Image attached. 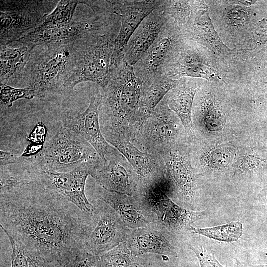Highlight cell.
I'll return each mask as SVG.
<instances>
[{
    "mask_svg": "<svg viewBox=\"0 0 267 267\" xmlns=\"http://www.w3.org/2000/svg\"><path fill=\"white\" fill-rule=\"evenodd\" d=\"M160 154L166 167V194L184 208H194L198 186L186 139L168 145Z\"/></svg>",
    "mask_w": 267,
    "mask_h": 267,
    "instance_id": "8992f818",
    "label": "cell"
},
{
    "mask_svg": "<svg viewBox=\"0 0 267 267\" xmlns=\"http://www.w3.org/2000/svg\"><path fill=\"white\" fill-rule=\"evenodd\" d=\"M186 39L182 31L170 18L147 52L133 66L142 85L149 84L163 76Z\"/></svg>",
    "mask_w": 267,
    "mask_h": 267,
    "instance_id": "30bf717a",
    "label": "cell"
},
{
    "mask_svg": "<svg viewBox=\"0 0 267 267\" xmlns=\"http://www.w3.org/2000/svg\"><path fill=\"white\" fill-rule=\"evenodd\" d=\"M163 76L172 79L218 78L217 71L205 58L193 41L186 39L181 49L166 68Z\"/></svg>",
    "mask_w": 267,
    "mask_h": 267,
    "instance_id": "ffe728a7",
    "label": "cell"
},
{
    "mask_svg": "<svg viewBox=\"0 0 267 267\" xmlns=\"http://www.w3.org/2000/svg\"><path fill=\"white\" fill-rule=\"evenodd\" d=\"M87 39L45 50L31 57L19 80H24L35 96L44 97L64 92L74 69L79 51Z\"/></svg>",
    "mask_w": 267,
    "mask_h": 267,
    "instance_id": "3957f363",
    "label": "cell"
},
{
    "mask_svg": "<svg viewBox=\"0 0 267 267\" xmlns=\"http://www.w3.org/2000/svg\"><path fill=\"white\" fill-rule=\"evenodd\" d=\"M0 104L11 107L13 103L20 99H32L35 96L34 91L29 87L16 88L5 84H0Z\"/></svg>",
    "mask_w": 267,
    "mask_h": 267,
    "instance_id": "1f68e13d",
    "label": "cell"
},
{
    "mask_svg": "<svg viewBox=\"0 0 267 267\" xmlns=\"http://www.w3.org/2000/svg\"><path fill=\"white\" fill-rule=\"evenodd\" d=\"M227 12V17L232 24L234 26H242L245 24L248 20L247 13L244 9L239 6L231 8Z\"/></svg>",
    "mask_w": 267,
    "mask_h": 267,
    "instance_id": "d590c367",
    "label": "cell"
},
{
    "mask_svg": "<svg viewBox=\"0 0 267 267\" xmlns=\"http://www.w3.org/2000/svg\"><path fill=\"white\" fill-rule=\"evenodd\" d=\"M190 1L191 15L181 29L185 38L205 45L215 53L221 55L229 53L231 50L221 40L214 29L207 6L201 1Z\"/></svg>",
    "mask_w": 267,
    "mask_h": 267,
    "instance_id": "44dd1931",
    "label": "cell"
},
{
    "mask_svg": "<svg viewBox=\"0 0 267 267\" xmlns=\"http://www.w3.org/2000/svg\"><path fill=\"white\" fill-rule=\"evenodd\" d=\"M61 267H101L100 256L83 249Z\"/></svg>",
    "mask_w": 267,
    "mask_h": 267,
    "instance_id": "836d02e7",
    "label": "cell"
},
{
    "mask_svg": "<svg viewBox=\"0 0 267 267\" xmlns=\"http://www.w3.org/2000/svg\"><path fill=\"white\" fill-rule=\"evenodd\" d=\"M125 242L133 255L156 253L177 257V237L157 220L146 226L130 229Z\"/></svg>",
    "mask_w": 267,
    "mask_h": 267,
    "instance_id": "e0dca14e",
    "label": "cell"
},
{
    "mask_svg": "<svg viewBox=\"0 0 267 267\" xmlns=\"http://www.w3.org/2000/svg\"><path fill=\"white\" fill-rule=\"evenodd\" d=\"M134 256L125 241L100 256L101 267H130Z\"/></svg>",
    "mask_w": 267,
    "mask_h": 267,
    "instance_id": "4dcf8cb0",
    "label": "cell"
},
{
    "mask_svg": "<svg viewBox=\"0 0 267 267\" xmlns=\"http://www.w3.org/2000/svg\"><path fill=\"white\" fill-rule=\"evenodd\" d=\"M195 115L205 128L210 132L221 130L226 123V116L221 106L212 96L200 99Z\"/></svg>",
    "mask_w": 267,
    "mask_h": 267,
    "instance_id": "d4e9b609",
    "label": "cell"
},
{
    "mask_svg": "<svg viewBox=\"0 0 267 267\" xmlns=\"http://www.w3.org/2000/svg\"><path fill=\"white\" fill-rule=\"evenodd\" d=\"M160 8L180 29L188 22L192 11L190 0H163Z\"/></svg>",
    "mask_w": 267,
    "mask_h": 267,
    "instance_id": "f546056e",
    "label": "cell"
},
{
    "mask_svg": "<svg viewBox=\"0 0 267 267\" xmlns=\"http://www.w3.org/2000/svg\"><path fill=\"white\" fill-rule=\"evenodd\" d=\"M0 221L48 267H61L85 249L92 214L36 181L11 177L0 184Z\"/></svg>",
    "mask_w": 267,
    "mask_h": 267,
    "instance_id": "6da1fadb",
    "label": "cell"
},
{
    "mask_svg": "<svg viewBox=\"0 0 267 267\" xmlns=\"http://www.w3.org/2000/svg\"><path fill=\"white\" fill-rule=\"evenodd\" d=\"M142 89V83L133 66L123 58L112 72L107 86L101 89L99 117L108 142L116 138H127L130 125L139 109Z\"/></svg>",
    "mask_w": 267,
    "mask_h": 267,
    "instance_id": "7a4b0ae2",
    "label": "cell"
},
{
    "mask_svg": "<svg viewBox=\"0 0 267 267\" xmlns=\"http://www.w3.org/2000/svg\"><path fill=\"white\" fill-rule=\"evenodd\" d=\"M171 17L159 8L142 21L130 37L124 51V58L134 66L156 40Z\"/></svg>",
    "mask_w": 267,
    "mask_h": 267,
    "instance_id": "7402d4cb",
    "label": "cell"
},
{
    "mask_svg": "<svg viewBox=\"0 0 267 267\" xmlns=\"http://www.w3.org/2000/svg\"><path fill=\"white\" fill-rule=\"evenodd\" d=\"M108 143L123 154L135 170L146 194L157 188L165 191L166 171L161 154L141 151L126 137L115 138Z\"/></svg>",
    "mask_w": 267,
    "mask_h": 267,
    "instance_id": "4fadbf2b",
    "label": "cell"
},
{
    "mask_svg": "<svg viewBox=\"0 0 267 267\" xmlns=\"http://www.w3.org/2000/svg\"><path fill=\"white\" fill-rule=\"evenodd\" d=\"M99 198L113 208L130 229L145 227L157 220L146 195L129 196L103 188Z\"/></svg>",
    "mask_w": 267,
    "mask_h": 267,
    "instance_id": "d6986e66",
    "label": "cell"
},
{
    "mask_svg": "<svg viewBox=\"0 0 267 267\" xmlns=\"http://www.w3.org/2000/svg\"><path fill=\"white\" fill-rule=\"evenodd\" d=\"M96 172L94 168L88 166L64 173L50 171L42 169L33 161L27 168L30 179L62 195L87 214H93L94 206L85 195L86 180L89 175L94 178Z\"/></svg>",
    "mask_w": 267,
    "mask_h": 267,
    "instance_id": "ba28073f",
    "label": "cell"
},
{
    "mask_svg": "<svg viewBox=\"0 0 267 267\" xmlns=\"http://www.w3.org/2000/svg\"><path fill=\"white\" fill-rule=\"evenodd\" d=\"M113 2L115 12L121 17V25L111 58L110 72L124 58V49L131 36L146 17L161 7L163 0H113Z\"/></svg>",
    "mask_w": 267,
    "mask_h": 267,
    "instance_id": "5bb4252c",
    "label": "cell"
},
{
    "mask_svg": "<svg viewBox=\"0 0 267 267\" xmlns=\"http://www.w3.org/2000/svg\"><path fill=\"white\" fill-rule=\"evenodd\" d=\"M101 97V91H95L91 95L89 106L83 112L64 117L63 126L89 143L104 163L117 149L106 141L101 131L98 110Z\"/></svg>",
    "mask_w": 267,
    "mask_h": 267,
    "instance_id": "9a60e30c",
    "label": "cell"
},
{
    "mask_svg": "<svg viewBox=\"0 0 267 267\" xmlns=\"http://www.w3.org/2000/svg\"><path fill=\"white\" fill-rule=\"evenodd\" d=\"M94 178L109 191L129 196L146 195L138 175L117 149L106 159Z\"/></svg>",
    "mask_w": 267,
    "mask_h": 267,
    "instance_id": "2e32d148",
    "label": "cell"
},
{
    "mask_svg": "<svg viewBox=\"0 0 267 267\" xmlns=\"http://www.w3.org/2000/svg\"><path fill=\"white\" fill-rule=\"evenodd\" d=\"M23 158L21 156H19L11 152H8L2 150L0 151V167L20 163L22 161Z\"/></svg>",
    "mask_w": 267,
    "mask_h": 267,
    "instance_id": "8d00e7d4",
    "label": "cell"
},
{
    "mask_svg": "<svg viewBox=\"0 0 267 267\" xmlns=\"http://www.w3.org/2000/svg\"><path fill=\"white\" fill-rule=\"evenodd\" d=\"M190 232L215 240L232 242H236L243 234V226L240 222H232L225 224L207 227H191Z\"/></svg>",
    "mask_w": 267,
    "mask_h": 267,
    "instance_id": "4316f807",
    "label": "cell"
},
{
    "mask_svg": "<svg viewBox=\"0 0 267 267\" xmlns=\"http://www.w3.org/2000/svg\"><path fill=\"white\" fill-rule=\"evenodd\" d=\"M12 248L11 267H48L36 255L10 235H7Z\"/></svg>",
    "mask_w": 267,
    "mask_h": 267,
    "instance_id": "f1b7e54d",
    "label": "cell"
},
{
    "mask_svg": "<svg viewBox=\"0 0 267 267\" xmlns=\"http://www.w3.org/2000/svg\"><path fill=\"white\" fill-rule=\"evenodd\" d=\"M43 0H0V45L17 41L39 26L48 13Z\"/></svg>",
    "mask_w": 267,
    "mask_h": 267,
    "instance_id": "8fae6325",
    "label": "cell"
},
{
    "mask_svg": "<svg viewBox=\"0 0 267 267\" xmlns=\"http://www.w3.org/2000/svg\"><path fill=\"white\" fill-rule=\"evenodd\" d=\"M139 256H134L130 267H152L148 261L140 258Z\"/></svg>",
    "mask_w": 267,
    "mask_h": 267,
    "instance_id": "74e56055",
    "label": "cell"
},
{
    "mask_svg": "<svg viewBox=\"0 0 267 267\" xmlns=\"http://www.w3.org/2000/svg\"><path fill=\"white\" fill-rule=\"evenodd\" d=\"M179 83L164 98L169 109L179 118L189 135L194 133L192 110L198 84L192 78H180Z\"/></svg>",
    "mask_w": 267,
    "mask_h": 267,
    "instance_id": "603a6c76",
    "label": "cell"
},
{
    "mask_svg": "<svg viewBox=\"0 0 267 267\" xmlns=\"http://www.w3.org/2000/svg\"><path fill=\"white\" fill-rule=\"evenodd\" d=\"M185 134H188L181 121L163 99L131 142L141 151L160 154L168 145L186 139Z\"/></svg>",
    "mask_w": 267,
    "mask_h": 267,
    "instance_id": "9c48e42d",
    "label": "cell"
},
{
    "mask_svg": "<svg viewBox=\"0 0 267 267\" xmlns=\"http://www.w3.org/2000/svg\"><path fill=\"white\" fill-rule=\"evenodd\" d=\"M239 267H267V264L266 265H250L245 264L243 262H237Z\"/></svg>",
    "mask_w": 267,
    "mask_h": 267,
    "instance_id": "ab89813d",
    "label": "cell"
},
{
    "mask_svg": "<svg viewBox=\"0 0 267 267\" xmlns=\"http://www.w3.org/2000/svg\"><path fill=\"white\" fill-rule=\"evenodd\" d=\"M32 159L42 169L61 173L83 166L92 167L97 172L103 163L89 143L63 126L48 139Z\"/></svg>",
    "mask_w": 267,
    "mask_h": 267,
    "instance_id": "277c9868",
    "label": "cell"
},
{
    "mask_svg": "<svg viewBox=\"0 0 267 267\" xmlns=\"http://www.w3.org/2000/svg\"><path fill=\"white\" fill-rule=\"evenodd\" d=\"M187 244L196 255L200 267H227L220 264L213 253L208 251L203 246L195 241V239H189Z\"/></svg>",
    "mask_w": 267,
    "mask_h": 267,
    "instance_id": "d6a6232c",
    "label": "cell"
},
{
    "mask_svg": "<svg viewBox=\"0 0 267 267\" xmlns=\"http://www.w3.org/2000/svg\"><path fill=\"white\" fill-rule=\"evenodd\" d=\"M264 160L258 155L251 153L243 154L238 161L237 170L241 173L252 171L257 168Z\"/></svg>",
    "mask_w": 267,
    "mask_h": 267,
    "instance_id": "e575fe53",
    "label": "cell"
},
{
    "mask_svg": "<svg viewBox=\"0 0 267 267\" xmlns=\"http://www.w3.org/2000/svg\"><path fill=\"white\" fill-rule=\"evenodd\" d=\"M93 205L91 227L85 250L100 256L125 241L130 229L103 200L97 199Z\"/></svg>",
    "mask_w": 267,
    "mask_h": 267,
    "instance_id": "7c38bea8",
    "label": "cell"
},
{
    "mask_svg": "<svg viewBox=\"0 0 267 267\" xmlns=\"http://www.w3.org/2000/svg\"><path fill=\"white\" fill-rule=\"evenodd\" d=\"M120 16H103L93 12L83 20L41 31L32 30L17 42L31 51L38 45L52 48L77 41L94 38L108 32L119 31Z\"/></svg>",
    "mask_w": 267,
    "mask_h": 267,
    "instance_id": "5b68a950",
    "label": "cell"
},
{
    "mask_svg": "<svg viewBox=\"0 0 267 267\" xmlns=\"http://www.w3.org/2000/svg\"><path fill=\"white\" fill-rule=\"evenodd\" d=\"M78 4V0H60L54 10L46 14L41 23L32 30L41 31L70 23Z\"/></svg>",
    "mask_w": 267,
    "mask_h": 267,
    "instance_id": "484cf974",
    "label": "cell"
},
{
    "mask_svg": "<svg viewBox=\"0 0 267 267\" xmlns=\"http://www.w3.org/2000/svg\"><path fill=\"white\" fill-rule=\"evenodd\" d=\"M230 1L234 4L244 6H250L256 2V1L254 0H232Z\"/></svg>",
    "mask_w": 267,
    "mask_h": 267,
    "instance_id": "f35d334b",
    "label": "cell"
},
{
    "mask_svg": "<svg viewBox=\"0 0 267 267\" xmlns=\"http://www.w3.org/2000/svg\"><path fill=\"white\" fill-rule=\"evenodd\" d=\"M118 32L111 31L84 42L64 92L72 90L83 82L94 83L101 89L107 86L111 78L110 61Z\"/></svg>",
    "mask_w": 267,
    "mask_h": 267,
    "instance_id": "52a82bcc",
    "label": "cell"
},
{
    "mask_svg": "<svg viewBox=\"0 0 267 267\" xmlns=\"http://www.w3.org/2000/svg\"><path fill=\"white\" fill-rule=\"evenodd\" d=\"M26 46L11 48L0 47V84H10L19 81L32 55Z\"/></svg>",
    "mask_w": 267,
    "mask_h": 267,
    "instance_id": "cb8c5ba5",
    "label": "cell"
},
{
    "mask_svg": "<svg viewBox=\"0 0 267 267\" xmlns=\"http://www.w3.org/2000/svg\"><path fill=\"white\" fill-rule=\"evenodd\" d=\"M146 196L157 221L176 237L189 232L191 225L206 215L205 211H194L177 204L161 188L152 190Z\"/></svg>",
    "mask_w": 267,
    "mask_h": 267,
    "instance_id": "ac0fdd59",
    "label": "cell"
},
{
    "mask_svg": "<svg viewBox=\"0 0 267 267\" xmlns=\"http://www.w3.org/2000/svg\"><path fill=\"white\" fill-rule=\"evenodd\" d=\"M233 157L232 150L224 146L210 148L201 154L199 162L203 166L213 171H219L226 168Z\"/></svg>",
    "mask_w": 267,
    "mask_h": 267,
    "instance_id": "83f0119b",
    "label": "cell"
}]
</instances>
